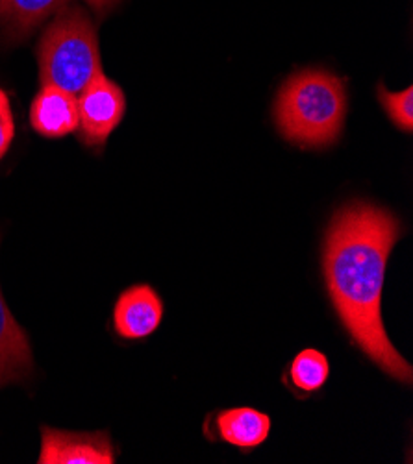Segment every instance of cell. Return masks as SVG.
Masks as SVG:
<instances>
[{"label": "cell", "instance_id": "obj_1", "mask_svg": "<svg viewBox=\"0 0 413 464\" xmlns=\"http://www.w3.org/2000/svg\"><path fill=\"white\" fill-rule=\"evenodd\" d=\"M400 222L386 209L354 202L330 222L325 277L332 304L352 341L386 374L411 385V364L391 344L382 322V289Z\"/></svg>", "mask_w": 413, "mask_h": 464}, {"label": "cell", "instance_id": "obj_2", "mask_svg": "<svg viewBox=\"0 0 413 464\" xmlns=\"http://www.w3.org/2000/svg\"><path fill=\"white\" fill-rule=\"evenodd\" d=\"M347 115L343 82L327 71H300L280 89L274 117L288 141L320 149L339 137Z\"/></svg>", "mask_w": 413, "mask_h": 464}, {"label": "cell", "instance_id": "obj_3", "mask_svg": "<svg viewBox=\"0 0 413 464\" xmlns=\"http://www.w3.org/2000/svg\"><path fill=\"white\" fill-rule=\"evenodd\" d=\"M37 60L41 85L58 87L74 97L104 74L95 26L80 8L58 12L39 41Z\"/></svg>", "mask_w": 413, "mask_h": 464}, {"label": "cell", "instance_id": "obj_4", "mask_svg": "<svg viewBox=\"0 0 413 464\" xmlns=\"http://www.w3.org/2000/svg\"><path fill=\"white\" fill-rule=\"evenodd\" d=\"M76 102L82 141L89 147L104 145L124 117L126 101L123 89L101 74L80 92Z\"/></svg>", "mask_w": 413, "mask_h": 464}, {"label": "cell", "instance_id": "obj_5", "mask_svg": "<svg viewBox=\"0 0 413 464\" xmlns=\"http://www.w3.org/2000/svg\"><path fill=\"white\" fill-rule=\"evenodd\" d=\"M39 464H113L115 453L106 433L41 430Z\"/></svg>", "mask_w": 413, "mask_h": 464}, {"label": "cell", "instance_id": "obj_6", "mask_svg": "<svg viewBox=\"0 0 413 464\" xmlns=\"http://www.w3.org/2000/svg\"><path fill=\"white\" fill-rule=\"evenodd\" d=\"M163 302L151 285L126 289L113 309V326L119 337L142 341L151 337L162 324Z\"/></svg>", "mask_w": 413, "mask_h": 464}, {"label": "cell", "instance_id": "obj_7", "mask_svg": "<svg viewBox=\"0 0 413 464\" xmlns=\"http://www.w3.org/2000/svg\"><path fill=\"white\" fill-rule=\"evenodd\" d=\"M32 128L49 139H60L78 130L76 97L58 87L43 85L30 108Z\"/></svg>", "mask_w": 413, "mask_h": 464}, {"label": "cell", "instance_id": "obj_8", "mask_svg": "<svg viewBox=\"0 0 413 464\" xmlns=\"http://www.w3.org/2000/svg\"><path fill=\"white\" fill-rule=\"evenodd\" d=\"M34 359L28 335L14 318L0 291V389L26 380Z\"/></svg>", "mask_w": 413, "mask_h": 464}, {"label": "cell", "instance_id": "obj_9", "mask_svg": "<svg viewBox=\"0 0 413 464\" xmlns=\"http://www.w3.org/2000/svg\"><path fill=\"white\" fill-rule=\"evenodd\" d=\"M217 431L224 442L240 450H254L263 444L270 431V419L256 409L238 407L217 416Z\"/></svg>", "mask_w": 413, "mask_h": 464}, {"label": "cell", "instance_id": "obj_10", "mask_svg": "<svg viewBox=\"0 0 413 464\" xmlns=\"http://www.w3.org/2000/svg\"><path fill=\"white\" fill-rule=\"evenodd\" d=\"M69 0H0V24L14 35H25L47 17L62 12Z\"/></svg>", "mask_w": 413, "mask_h": 464}, {"label": "cell", "instance_id": "obj_11", "mask_svg": "<svg viewBox=\"0 0 413 464\" xmlns=\"http://www.w3.org/2000/svg\"><path fill=\"white\" fill-rule=\"evenodd\" d=\"M330 376V364L325 353L317 350L300 352L290 368V378L295 387L304 392H315L323 389Z\"/></svg>", "mask_w": 413, "mask_h": 464}, {"label": "cell", "instance_id": "obj_12", "mask_svg": "<svg viewBox=\"0 0 413 464\" xmlns=\"http://www.w3.org/2000/svg\"><path fill=\"white\" fill-rule=\"evenodd\" d=\"M379 99L389 119L404 131L411 133L413 130V89L406 87L404 91H388L380 85Z\"/></svg>", "mask_w": 413, "mask_h": 464}, {"label": "cell", "instance_id": "obj_13", "mask_svg": "<svg viewBox=\"0 0 413 464\" xmlns=\"http://www.w3.org/2000/svg\"><path fill=\"white\" fill-rule=\"evenodd\" d=\"M15 124L6 92L0 89V160H3L14 141Z\"/></svg>", "mask_w": 413, "mask_h": 464}, {"label": "cell", "instance_id": "obj_14", "mask_svg": "<svg viewBox=\"0 0 413 464\" xmlns=\"http://www.w3.org/2000/svg\"><path fill=\"white\" fill-rule=\"evenodd\" d=\"M85 3L93 8L97 14H104V12H108L117 0H85Z\"/></svg>", "mask_w": 413, "mask_h": 464}]
</instances>
